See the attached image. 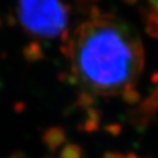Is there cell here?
Here are the masks:
<instances>
[{
	"label": "cell",
	"mask_w": 158,
	"mask_h": 158,
	"mask_svg": "<svg viewBox=\"0 0 158 158\" xmlns=\"http://www.w3.org/2000/svg\"><path fill=\"white\" fill-rule=\"evenodd\" d=\"M155 7L157 8V11H158V2H155Z\"/></svg>",
	"instance_id": "cell-5"
},
{
	"label": "cell",
	"mask_w": 158,
	"mask_h": 158,
	"mask_svg": "<svg viewBox=\"0 0 158 158\" xmlns=\"http://www.w3.org/2000/svg\"><path fill=\"white\" fill-rule=\"evenodd\" d=\"M73 73L95 95L128 93L143 68V48L127 23L94 15L80 25L68 46Z\"/></svg>",
	"instance_id": "cell-1"
},
{
	"label": "cell",
	"mask_w": 158,
	"mask_h": 158,
	"mask_svg": "<svg viewBox=\"0 0 158 158\" xmlns=\"http://www.w3.org/2000/svg\"><path fill=\"white\" fill-rule=\"evenodd\" d=\"M64 138H66L64 131L61 128H53V129H49L45 134L44 141L49 147V149L56 150L57 148L62 145Z\"/></svg>",
	"instance_id": "cell-3"
},
{
	"label": "cell",
	"mask_w": 158,
	"mask_h": 158,
	"mask_svg": "<svg viewBox=\"0 0 158 158\" xmlns=\"http://www.w3.org/2000/svg\"><path fill=\"white\" fill-rule=\"evenodd\" d=\"M81 148L75 144H68L62 149L60 158H81Z\"/></svg>",
	"instance_id": "cell-4"
},
{
	"label": "cell",
	"mask_w": 158,
	"mask_h": 158,
	"mask_svg": "<svg viewBox=\"0 0 158 158\" xmlns=\"http://www.w3.org/2000/svg\"><path fill=\"white\" fill-rule=\"evenodd\" d=\"M17 15L23 28L40 38H56L68 25L67 6L57 1H21Z\"/></svg>",
	"instance_id": "cell-2"
}]
</instances>
